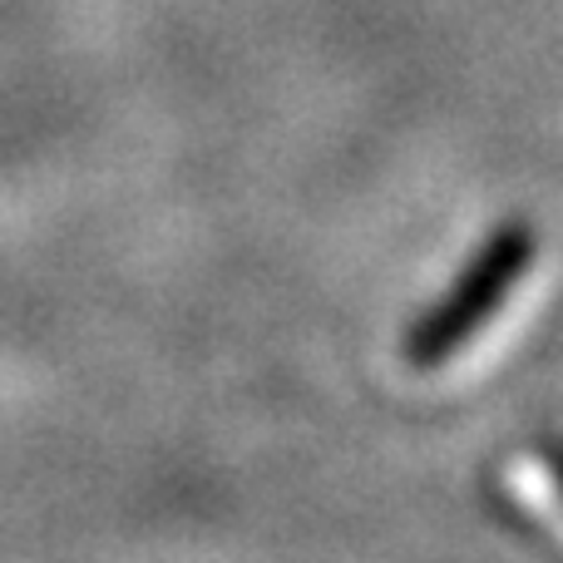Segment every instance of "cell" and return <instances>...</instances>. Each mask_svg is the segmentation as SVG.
<instances>
[{"label":"cell","mask_w":563,"mask_h":563,"mask_svg":"<svg viewBox=\"0 0 563 563\" xmlns=\"http://www.w3.org/2000/svg\"><path fill=\"white\" fill-rule=\"evenodd\" d=\"M534 263L539 228L529 218H499L465 257V267L450 277V287L410 317V327L400 331V361L420 376L450 366L509 307L515 287L534 273Z\"/></svg>","instance_id":"1"},{"label":"cell","mask_w":563,"mask_h":563,"mask_svg":"<svg viewBox=\"0 0 563 563\" xmlns=\"http://www.w3.org/2000/svg\"><path fill=\"white\" fill-rule=\"evenodd\" d=\"M539 460H544V470H549V485H554L559 499H563V445L559 440H544V445H539Z\"/></svg>","instance_id":"2"}]
</instances>
